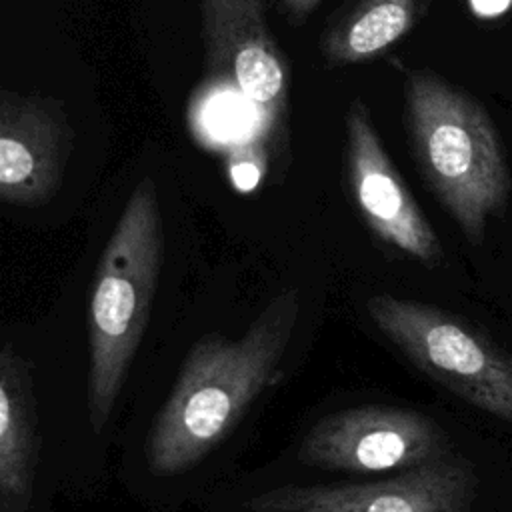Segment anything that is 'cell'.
I'll return each mask as SVG.
<instances>
[{
  "label": "cell",
  "instance_id": "6da1fadb",
  "mask_svg": "<svg viewBox=\"0 0 512 512\" xmlns=\"http://www.w3.org/2000/svg\"><path fill=\"white\" fill-rule=\"evenodd\" d=\"M298 316V294H278L236 340L210 334L186 356L156 416L148 462L156 474H180L200 462L274 382Z\"/></svg>",
  "mask_w": 512,
  "mask_h": 512
},
{
  "label": "cell",
  "instance_id": "7a4b0ae2",
  "mask_svg": "<svg viewBox=\"0 0 512 512\" xmlns=\"http://www.w3.org/2000/svg\"><path fill=\"white\" fill-rule=\"evenodd\" d=\"M404 126L412 156L470 244L510 194V168L486 108L432 70L404 78Z\"/></svg>",
  "mask_w": 512,
  "mask_h": 512
},
{
  "label": "cell",
  "instance_id": "3957f363",
  "mask_svg": "<svg viewBox=\"0 0 512 512\" xmlns=\"http://www.w3.org/2000/svg\"><path fill=\"white\" fill-rule=\"evenodd\" d=\"M164 260L158 188L142 178L128 196L96 266L88 308V406L96 430L108 420L146 332Z\"/></svg>",
  "mask_w": 512,
  "mask_h": 512
},
{
  "label": "cell",
  "instance_id": "277c9868",
  "mask_svg": "<svg viewBox=\"0 0 512 512\" xmlns=\"http://www.w3.org/2000/svg\"><path fill=\"white\" fill-rule=\"evenodd\" d=\"M374 326L422 372L470 402L512 424V356L464 320L392 294L366 302Z\"/></svg>",
  "mask_w": 512,
  "mask_h": 512
},
{
  "label": "cell",
  "instance_id": "5b68a950",
  "mask_svg": "<svg viewBox=\"0 0 512 512\" xmlns=\"http://www.w3.org/2000/svg\"><path fill=\"white\" fill-rule=\"evenodd\" d=\"M204 76L250 104L254 134L286 150L290 138V64L268 28L264 0H202Z\"/></svg>",
  "mask_w": 512,
  "mask_h": 512
},
{
  "label": "cell",
  "instance_id": "8992f818",
  "mask_svg": "<svg viewBox=\"0 0 512 512\" xmlns=\"http://www.w3.org/2000/svg\"><path fill=\"white\" fill-rule=\"evenodd\" d=\"M300 454L314 466L334 470H408L444 454V432L414 410L360 406L316 422Z\"/></svg>",
  "mask_w": 512,
  "mask_h": 512
},
{
  "label": "cell",
  "instance_id": "52a82bcc",
  "mask_svg": "<svg viewBox=\"0 0 512 512\" xmlns=\"http://www.w3.org/2000/svg\"><path fill=\"white\" fill-rule=\"evenodd\" d=\"M344 128L346 180L368 230L382 244L428 266L436 264L442 244L386 154L362 98L350 100Z\"/></svg>",
  "mask_w": 512,
  "mask_h": 512
},
{
  "label": "cell",
  "instance_id": "ba28073f",
  "mask_svg": "<svg viewBox=\"0 0 512 512\" xmlns=\"http://www.w3.org/2000/svg\"><path fill=\"white\" fill-rule=\"evenodd\" d=\"M476 476L446 454L368 484L294 486L254 500L256 512H472Z\"/></svg>",
  "mask_w": 512,
  "mask_h": 512
},
{
  "label": "cell",
  "instance_id": "9c48e42d",
  "mask_svg": "<svg viewBox=\"0 0 512 512\" xmlns=\"http://www.w3.org/2000/svg\"><path fill=\"white\" fill-rule=\"evenodd\" d=\"M74 128L60 98L0 92V200L10 206L48 204L62 188Z\"/></svg>",
  "mask_w": 512,
  "mask_h": 512
},
{
  "label": "cell",
  "instance_id": "30bf717a",
  "mask_svg": "<svg viewBox=\"0 0 512 512\" xmlns=\"http://www.w3.org/2000/svg\"><path fill=\"white\" fill-rule=\"evenodd\" d=\"M38 450L30 370L6 344L0 354V512H26Z\"/></svg>",
  "mask_w": 512,
  "mask_h": 512
},
{
  "label": "cell",
  "instance_id": "8fae6325",
  "mask_svg": "<svg viewBox=\"0 0 512 512\" xmlns=\"http://www.w3.org/2000/svg\"><path fill=\"white\" fill-rule=\"evenodd\" d=\"M420 12V0H354L320 36L326 66L344 68L384 56L416 26Z\"/></svg>",
  "mask_w": 512,
  "mask_h": 512
},
{
  "label": "cell",
  "instance_id": "7c38bea8",
  "mask_svg": "<svg viewBox=\"0 0 512 512\" xmlns=\"http://www.w3.org/2000/svg\"><path fill=\"white\" fill-rule=\"evenodd\" d=\"M268 150H270V146L256 134L236 142L230 148L228 170H230L234 184L240 190H250L254 184H258V180L266 168Z\"/></svg>",
  "mask_w": 512,
  "mask_h": 512
},
{
  "label": "cell",
  "instance_id": "4fadbf2b",
  "mask_svg": "<svg viewBox=\"0 0 512 512\" xmlns=\"http://www.w3.org/2000/svg\"><path fill=\"white\" fill-rule=\"evenodd\" d=\"M320 2L322 0H274L278 12L296 24L306 20L318 8Z\"/></svg>",
  "mask_w": 512,
  "mask_h": 512
},
{
  "label": "cell",
  "instance_id": "5bb4252c",
  "mask_svg": "<svg viewBox=\"0 0 512 512\" xmlns=\"http://www.w3.org/2000/svg\"><path fill=\"white\" fill-rule=\"evenodd\" d=\"M512 0H470L472 8L482 16H496L510 6Z\"/></svg>",
  "mask_w": 512,
  "mask_h": 512
}]
</instances>
